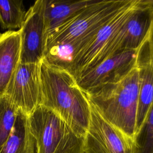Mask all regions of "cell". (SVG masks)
I'll return each instance as SVG.
<instances>
[{"mask_svg": "<svg viewBox=\"0 0 153 153\" xmlns=\"http://www.w3.org/2000/svg\"><path fill=\"white\" fill-rule=\"evenodd\" d=\"M40 77L41 105L55 112L76 135L84 137L90 120V103L75 77L42 61Z\"/></svg>", "mask_w": 153, "mask_h": 153, "instance_id": "cell-1", "label": "cell"}, {"mask_svg": "<svg viewBox=\"0 0 153 153\" xmlns=\"http://www.w3.org/2000/svg\"><path fill=\"white\" fill-rule=\"evenodd\" d=\"M139 88L137 65L120 79L85 92L100 116L134 141L137 134L136 114Z\"/></svg>", "mask_w": 153, "mask_h": 153, "instance_id": "cell-2", "label": "cell"}, {"mask_svg": "<svg viewBox=\"0 0 153 153\" xmlns=\"http://www.w3.org/2000/svg\"><path fill=\"white\" fill-rule=\"evenodd\" d=\"M38 153H82L84 137L51 109L39 105L27 118Z\"/></svg>", "mask_w": 153, "mask_h": 153, "instance_id": "cell-3", "label": "cell"}, {"mask_svg": "<svg viewBox=\"0 0 153 153\" xmlns=\"http://www.w3.org/2000/svg\"><path fill=\"white\" fill-rule=\"evenodd\" d=\"M128 1L94 0L53 29L47 36L45 47L75 41L96 33Z\"/></svg>", "mask_w": 153, "mask_h": 153, "instance_id": "cell-4", "label": "cell"}, {"mask_svg": "<svg viewBox=\"0 0 153 153\" xmlns=\"http://www.w3.org/2000/svg\"><path fill=\"white\" fill-rule=\"evenodd\" d=\"M152 14L153 10L146 0H139L131 15L99 57L92 68L116 53L125 50L139 49L146 40Z\"/></svg>", "mask_w": 153, "mask_h": 153, "instance_id": "cell-5", "label": "cell"}, {"mask_svg": "<svg viewBox=\"0 0 153 153\" xmlns=\"http://www.w3.org/2000/svg\"><path fill=\"white\" fill-rule=\"evenodd\" d=\"M82 153H134V141L103 119L90 103Z\"/></svg>", "mask_w": 153, "mask_h": 153, "instance_id": "cell-6", "label": "cell"}, {"mask_svg": "<svg viewBox=\"0 0 153 153\" xmlns=\"http://www.w3.org/2000/svg\"><path fill=\"white\" fill-rule=\"evenodd\" d=\"M139 2V0H128L124 7L98 30L75 62L72 72L75 78L93 67L99 57L131 15Z\"/></svg>", "mask_w": 153, "mask_h": 153, "instance_id": "cell-7", "label": "cell"}, {"mask_svg": "<svg viewBox=\"0 0 153 153\" xmlns=\"http://www.w3.org/2000/svg\"><path fill=\"white\" fill-rule=\"evenodd\" d=\"M41 63H20L11 78L5 94L27 117L41 105Z\"/></svg>", "mask_w": 153, "mask_h": 153, "instance_id": "cell-8", "label": "cell"}, {"mask_svg": "<svg viewBox=\"0 0 153 153\" xmlns=\"http://www.w3.org/2000/svg\"><path fill=\"white\" fill-rule=\"evenodd\" d=\"M45 0H37L26 12L19 30L21 38L20 63H41L46 43L44 24Z\"/></svg>", "mask_w": 153, "mask_h": 153, "instance_id": "cell-9", "label": "cell"}, {"mask_svg": "<svg viewBox=\"0 0 153 153\" xmlns=\"http://www.w3.org/2000/svg\"><path fill=\"white\" fill-rule=\"evenodd\" d=\"M139 48L116 53L94 68L78 75L76 81L85 93L102 84L115 81L128 73L137 63Z\"/></svg>", "mask_w": 153, "mask_h": 153, "instance_id": "cell-10", "label": "cell"}, {"mask_svg": "<svg viewBox=\"0 0 153 153\" xmlns=\"http://www.w3.org/2000/svg\"><path fill=\"white\" fill-rule=\"evenodd\" d=\"M137 66L139 88L136 114L137 133L153 105V67L149 61L146 41L139 48Z\"/></svg>", "mask_w": 153, "mask_h": 153, "instance_id": "cell-11", "label": "cell"}, {"mask_svg": "<svg viewBox=\"0 0 153 153\" xmlns=\"http://www.w3.org/2000/svg\"><path fill=\"white\" fill-rule=\"evenodd\" d=\"M21 38L19 30L0 33V96L5 94L8 85L20 63Z\"/></svg>", "mask_w": 153, "mask_h": 153, "instance_id": "cell-12", "label": "cell"}, {"mask_svg": "<svg viewBox=\"0 0 153 153\" xmlns=\"http://www.w3.org/2000/svg\"><path fill=\"white\" fill-rule=\"evenodd\" d=\"M96 33L75 41L46 46L42 61L50 66L67 71L72 75L78 56Z\"/></svg>", "mask_w": 153, "mask_h": 153, "instance_id": "cell-13", "label": "cell"}, {"mask_svg": "<svg viewBox=\"0 0 153 153\" xmlns=\"http://www.w3.org/2000/svg\"><path fill=\"white\" fill-rule=\"evenodd\" d=\"M27 118L19 109L14 126L0 153H38L36 140L30 131Z\"/></svg>", "mask_w": 153, "mask_h": 153, "instance_id": "cell-14", "label": "cell"}, {"mask_svg": "<svg viewBox=\"0 0 153 153\" xmlns=\"http://www.w3.org/2000/svg\"><path fill=\"white\" fill-rule=\"evenodd\" d=\"M94 0H45L44 17L46 38L56 27Z\"/></svg>", "mask_w": 153, "mask_h": 153, "instance_id": "cell-15", "label": "cell"}, {"mask_svg": "<svg viewBox=\"0 0 153 153\" xmlns=\"http://www.w3.org/2000/svg\"><path fill=\"white\" fill-rule=\"evenodd\" d=\"M26 12L21 0H0V25L3 29H19Z\"/></svg>", "mask_w": 153, "mask_h": 153, "instance_id": "cell-16", "label": "cell"}, {"mask_svg": "<svg viewBox=\"0 0 153 153\" xmlns=\"http://www.w3.org/2000/svg\"><path fill=\"white\" fill-rule=\"evenodd\" d=\"M18 111L7 96H0V151L14 126Z\"/></svg>", "mask_w": 153, "mask_h": 153, "instance_id": "cell-17", "label": "cell"}, {"mask_svg": "<svg viewBox=\"0 0 153 153\" xmlns=\"http://www.w3.org/2000/svg\"><path fill=\"white\" fill-rule=\"evenodd\" d=\"M134 153H153V105L134 140Z\"/></svg>", "mask_w": 153, "mask_h": 153, "instance_id": "cell-18", "label": "cell"}, {"mask_svg": "<svg viewBox=\"0 0 153 153\" xmlns=\"http://www.w3.org/2000/svg\"><path fill=\"white\" fill-rule=\"evenodd\" d=\"M146 41L148 46L149 61L152 66L153 67V14H152V19L151 26L149 28V33H148Z\"/></svg>", "mask_w": 153, "mask_h": 153, "instance_id": "cell-19", "label": "cell"}, {"mask_svg": "<svg viewBox=\"0 0 153 153\" xmlns=\"http://www.w3.org/2000/svg\"><path fill=\"white\" fill-rule=\"evenodd\" d=\"M146 2L148 5L153 9V0H146Z\"/></svg>", "mask_w": 153, "mask_h": 153, "instance_id": "cell-20", "label": "cell"}]
</instances>
